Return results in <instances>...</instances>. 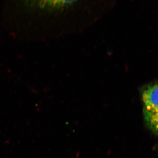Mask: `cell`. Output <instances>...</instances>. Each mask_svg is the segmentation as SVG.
<instances>
[{"label": "cell", "instance_id": "3957f363", "mask_svg": "<svg viewBox=\"0 0 158 158\" xmlns=\"http://www.w3.org/2000/svg\"><path fill=\"white\" fill-rule=\"evenodd\" d=\"M143 115L147 127L152 133L158 136V110L149 111L143 109Z\"/></svg>", "mask_w": 158, "mask_h": 158}, {"label": "cell", "instance_id": "6da1fadb", "mask_svg": "<svg viewBox=\"0 0 158 158\" xmlns=\"http://www.w3.org/2000/svg\"><path fill=\"white\" fill-rule=\"evenodd\" d=\"M28 10L44 16H52L70 7L78 0H23Z\"/></svg>", "mask_w": 158, "mask_h": 158}, {"label": "cell", "instance_id": "7a4b0ae2", "mask_svg": "<svg viewBox=\"0 0 158 158\" xmlns=\"http://www.w3.org/2000/svg\"><path fill=\"white\" fill-rule=\"evenodd\" d=\"M144 109L146 111L158 110V84L147 87L142 93Z\"/></svg>", "mask_w": 158, "mask_h": 158}]
</instances>
